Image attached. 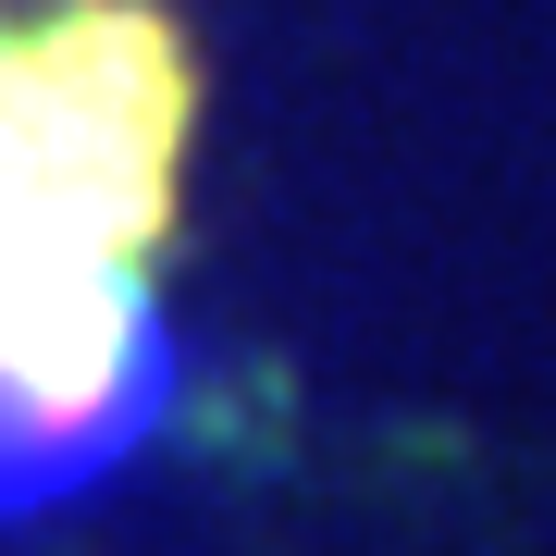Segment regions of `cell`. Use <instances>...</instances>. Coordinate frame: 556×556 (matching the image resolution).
I'll return each mask as SVG.
<instances>
[{"label": "cell", "instance_id": "cell-1", "mask_svg": "<svg viewBox=\"0 0 556 556\" xmlns=\"http://www.w3.org/2000/svg\"><path fill=\"white\" fill-rule=\"evenodd\" d=\"M199 50L161 0L0 13V285L137 273L174 236Z\"/></svg>", "mask_w": 556, "mask_h": 556}, {"label": "cell", "instance_id": "cell-2", "mask_svg": "<svg viewBox=\"0 0 556 556\" xmlns=\"http://www.w3.org/2000/svg\"><path fill=\"white\" fill-rule=\"evenodd\" d=\"M174 420V321L137 273L0 285V519L112 482Z\"/></svg>", "mask_w": 556, "mask_h": 556}]
</instances>
